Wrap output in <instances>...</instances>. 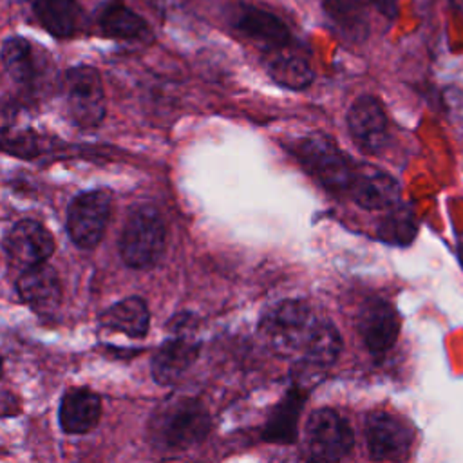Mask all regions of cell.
<instances>
[{
    "instance_id": "6da1fadb",
    "label": "cell",
    "mask_w": 463,
    "mask_h": 463,
    "mask_svg": "<svg viewBox=\"0 0 463 463\" xmlns=\"http://www.w3.org/2000/svg\"><path fill=\"white\" fill-rule=\"evenodd\" d=\"M260 333L284 354H297L311 364H331L342 347L336 327L318 318L302 300H282L260 318Z\"/></svg>"
},
{
    "instance_id": "7a4b0ae2",
    "label": "cell",
    "mask_w": 463,
    "mask_h": 463,
    "mask_svg": "<svg viewBox=\"0 0 463 463\" xmlns=\"http://www.w3.org/2000/svg\"><path fill=\"white\" fill-rule=\"evenodd\" d=\"M295 156L326 190L335 194L349 192L356 165L327 134L313 132L304 136L295 146Z\"/></svg>"
},
{
    "instance_id": "3957f363",
    "label": "cell",
    "mask_w": 463,
    "mask_h": 463,
    "mask_svg": "<svg viewBox=\"0 0 463 463\" xmlns=\"http://www.w3.org/2000/svg\"><path fill=\"white\" fill-rule=\"evenodd\" d=\"M165 242L166 228L159 212L154 206H139L127 219L119 239V253L130 268L145 269L159 260Z\"/></svg>"
},
{
    "instance_id": "277c9868",
    "label": "cell",
    "mask_w": 463,
    "mask_h": 463,
    "mask_svg": "<svg viewBox=\"0 0 463 463\" xmlns=\"http://www.w3.org/2000/svg\"><path fill=\"white\" fill-rule=\"evenodd\" d=\"M2 63L9 78L29 94H42L52 83V63L45 49L22 38L9 36L2 43Z\"/></svg>"
},
{
    "instance_id": "5b68a950",
    "label": "cell",
    "mask_w": 463,
    "mask_h": 463,
    "mask_svg": "<svg viewBox=\"0 0 463 463\" xmlns=\"http://www.w3.org/2000/svg\"><path fill=\"white\" fill-rule=\"evenodd\" d=\"M69 118L83 128L96 127L105 116V92L98 71L78 65L65 72L61 85Z\"/></svg>"
},
{
    "instance_id": "8992f818",
    "label": "cell",
    "mask_w": 463,
    "mask_h": 463,
    "mask_svg": "<svg viewBox=\"0 0 463 463\" xmlns=\"http://www.w3.org/2000/svg\"><path fill=\"white\" fill-rule=\"evenodd\" d=\"M112 197L107 190L83 192L69 206L67 233L78 248H94L107 228Z\"/></svg>"
},
{
    "instance_id": "52a82bcc",
    "label": "cell",
    "mask_w": 463,
    "mask_h": 463,
    "mask_svg": "<svg viewBox=\"0 0 463 463\" xmlns=\"http://www.w3.org/2000/svg\"><path fill=\"white\" fill-rule=\"evenodd\" d=\"M0 150L16 157H34L43 152V137L34 128L27 105L0 101Z\"/></svg>"
},
{
    "instance_id": "ba28073f",
    "label": "cell",
    "mask_w": 463,
    "mask_h": 463,
    "mask_svg": "<svg viewBox=\"0 0 463 463\" xmlns=\"http://www.w3.org/2000/svg\"><path fill=\"white\" fill-rule=\"evenodd\" d=\"M307 452L329 463L344 458L353 445V432L344 418L331 409L315 411L306 423Z\"/></svg>"
},
{
    "instance_id": "9c48e42d",
    "label": "cell",
    "mask_w": 463,
    "mask_h": 463,
    "mask_svg": "<svg viewBox=\"0 0 463 463\" xmlns=\"http://www.w3.org/2000/svg\"><path fill=\"white\" fill-rule=\"evenodd\" d=\"M347 128L353 141L364 152H380L389 137V119L382 103L371 96H358L347 110Z\"/></svg>"
},
{
    "instance_id": "30bf717a",
    "label": "cell",
    "mask_w": 463,
    "mask_h": 463,
    "mask_svg": "<svg viewBox=\"0 0 463 463\" xmlns=\"http://www.w3.org/2000/svg\"><path fill=\"white\" fill-rule=\"evenodd\" d=\"M365 210H389L400 203L398 181L373 165H356L347 192Z\"/></svg>"
},
{
    "instance_id": "8fae6325",
    "label": "cell",
    "mask_w": 463,
    "mask_h": 463,
    "mask_svg": "<svg viewBox=\"0 0 463 463\" xmlns=\"http://www.w3.org/2000/svg\"><path fill=\"white\" fill-rule=\"evenodd\" d=\"M4 250L7 257L27 268L43 264L54 251L52 235L36 221H20L16 222L4 239Z\"/></svg>"
},
{
    "instance_id": "7c38bea8",
    "label": "cell",
    "mask_w": 463,
    "mask_h": 463,
    "mask_svg": "<svg viewBox=\"0 0 463 463\" xmlns=\"http://www.w3.org/2000/svg\"><path fill=\"white\" fill-rule=\"evenodd\" d=\"M365 439L369 456L376 461L402 458L412 441L411 429L392 414L373 412L365 421Z\"/></svg>"
},
{
    "instance_id": "4fadbf2b",
    "label": "cell",
    "mask_w": 463,
    "mask_h": 463,
    "mask_svg": "<svg viewBox=\"0 0 463 463\" xmlns=\"http://www.w3.org/2000/svg\"><path fill=\"white\" fill-rule=\"evenodd\" d=\"M208 427L210 420L203 405L195 400H181L166 411L161 434L168 447L186 449L201 441Z\"/></svg>"
},
{
    "instance_id": "5bb4252c",
    "label": "cell",
    "mask_w": 463,
    "mask_h": 463,
    "mask_svg": "<svg viewBox=\"0 0 463 463\" xmlns=\"http://www.w3.org/2000/svg\"><path fill=\"white\" fill-rule=\"evenodd\" d=\"M400 329V320L394 307L380 298L369 300L358 313V331L365 347L373 353L387 351Z\"/></svg>"
},
{
    "instance_id": "9a60e30c",
    "label": "cell",
    "mask_w": 463,
    "mask_h": 463,
    "mask_svg": "<svg viewBox=\"0 0 463 463\" xmlns=\"http://www.w3.org/2000/svg\"><path fill=\"white\" fill-rule=\"evenodd\" d=\"M235 27L242 36L262 47L264 52L291 43V34L286 24L277 14L259 7L244 9L235 20Z\"/></svg>"
},
{
    "instance_id": "2e32d148",
    "label": "cell",
    "mask_w": 463,
    "mask_h": 463,
    "mask_svg": "<svg viewBox=\"0 0 463 463\" xmlns=\"http://www.w3.org/2000/svg\"><path fill=\"white\" fill-rule=\"evenodd\" d=\"M264 65L273 81L291 90L306 89L315 76L309 60L300 51L293 49L291 43L266 52Z\"/></svg>"
},
{
    "instance_id": "e0dca14e",
    "label": "cell",
    "mask_w": 463,
    "mask_h": 463,
    "mask_svg": "<svg viewBox=\"0 0 463 463\" xmlns=\"http://www.w3.org/2000/svg\"><path fill=\"white\" fill-rule=\"evenodd\" d=\"M18 293L36 311H51L58 306L61 288L56 271L49 264L27 268L18 279Z\"/></svg>"
},
{
    "instance_id": "ac0fdd59",
    "label": "cell",
    "mask_w": 463,
    "mask_h": 463,
    "mask_svg": "<svg viewBox=\"0 0 463 463\" xmlns=\"http://www.w3.org/2000/svg\"><path fill=\"white\" fill-rule=\"evenodd\" d=\"M101 416V400L89 389H69L60 403V425L69 434H85Z\"/></svg>"
},
{
    "instance_id": "d6986e66",
    "label": "cell",
    "mask_w": 463,
    "mask_h": 463,
    "mask_svg": "<svg viewBox=\"0 0 463 463\" xmlns=\"http://www.w3.org/2000/svg\"><path fill=\"white\" fill-rule=\"evenodd\" d=\"M197 344L184 336L166 340L152 358V374L157 383H174L197 358Z\"/></svg>"
},
{
    "instance_id": "ffe728a7",
    "label": "cell",
    "mask_w": 463,
    "mask_h": 463,
    "mask_svg": "<svg viewBox=\"0 0 463 463\" xmlns=\"http://www.w3.org/2000/svg\"><path fill=\"white\" fill-rule=\"evenodd\" d=\"M103 36L119 40H143L150 34L146 22L136 14L123 0H107L98 14Z\"/></svg>"
},
{
    "instance_id": "44dd1931",
    "label": "cell",
    "mask_w": 463,
    "mask_h": 463,
    "mask_svg": "<svg viewBox=\"0 0 463 463\" xmlns=\"http://www.w3.org/2000/svg\"><path fill=\"white\" fill-rule=\"evenodd\" d=\"M34 13L42 25L56 38L76 34L83 22V11L78 0H36Z\"/></svg>"
},
{
    "instance_id": "7402d4cb",
    "label": "cell",
    "mask_w": 463,
    "mask_h": 463,
    "mask_svg": "<svg viewBox=\"0 0 463 463\" xmlns=\"http://www.w3.org/2000/svg\"><path fill=\"white\" fill-rule=\"evenodd\" d=\"M150 313L146 304L139 297H128L101 315V324L105 327L121 331L132 338H141L148 331Z\"/></svg>"
},
{
    "instance_id": "603a6c76",
    "label": "cell",
    "mask_w": 463,
    "mask_h": 463,
    "mask_svg": "<svg viewBox=\"0 0 463 463\" xmlns=\"http://www.w3.org/2000/svg\"><path fill=\"white\" fill-rule=\"evenodd\" d=\"M418 232L414 212L407 204H394L387 210V215L378 226L380 241L394 246H407L412 242Z\"/></svg>"
},
{
    "instance_id": "cb8c5ba5",
    "label": "cell",
    "mask_w": 463,
    "mask_h": 463,
    "mask_svg": "<svg viewBox=\"0 0 463 463\" xmlns=\"http://www.w3.org/2000/svg\"><path fill=\"white\" fill-rule=\"evenodd\" d=\"M364 13L374 11L387 20H394L398 14V0H351Z\"/></svg>"
},
{
    "instance_id": "d4e9b609",
    "label": "cell",
    "mask_w": 463,
    "mask_h": 463,
    "mask_svg": "<svg viewBox=\"0 0 463 463\" xmlns=\"http://www.w3.org/2000/svg\"><path fill=\"white\" fill-rule=\"evenodd\" d=\"M293 463H329V461H326V459H320V458H317V456H313V454H304V456H300V458H297Z\"/></svg>"
},
{
    "instance_id": "484cf974",
    "label": "cell",
    "mask_w": 463,
    "mask_h": 463,
    "mask_svg": "<svg viewBox=\"0 0 463 463\" xmlns=\"http://www.w3.org/2000/svg\"><path fill=\"white\" fill-rule=\"evenodd\" d=\"M459 260H461V264H463V244L459 246Z\"/></svg>"
},
{
    "instance_id": "4316f807",
    "label": "cell",
    "mask_w": 463,
    "mask_h": 463,
    "mask_svg": "<svg viewBox=\"0 0 463 463\" xmlns=\"http://www.w3.org/2000/svg\"><path fill=\"white\" fill-rule=\"evenodd\" d=\"M0 374H2V358H0Z\"/></svg>"
}]
</instances>
